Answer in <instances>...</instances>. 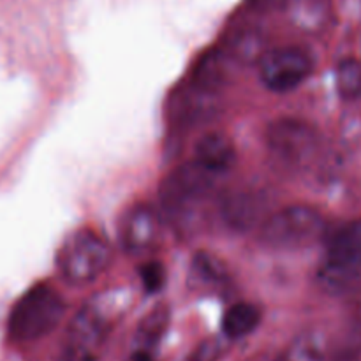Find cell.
I'll list each match as a JSON object with an SVG mask.
<instances>
[{"instance_id":"cell-15","label":"cell","mask_w":361,"mask_h":361,"mask_svg":"<svg viewBox=\"0 0 361 361\" xmlns=\"http://www.w3.org/2000/svg\"><path fill=\"white\" fill-rule=\"evenodd\" d=\"M231 53L235 56L242 60H250L252 55L259 53V46H261V39L257 37L254 32H245V34L236 35L235 41L231 42Z\"/></svg>"},{"instance_id":"cell-9","label":"cell","mask_w":361,"mask_h":361,"mask_svg":"<svg viewBox=\"0 0 361 361\" xmlns=\"http://www.w3.org/2000/svg\"><path fill=\"white\" fill-rule=\"evenodd\" d=\"M161 236V219L147 203H137L126 212L120 222V240L130 252H143L154 247Z\"/></svg>"},{"instance_id":"cell-7","label":"cell","mask_w":361,"mask_h":361,"mask_svg":"<svg viewBox=\"0 0 361 361\" xmlns=\"http://www.w3.org/2000/svg\"><path fill=\"white\" fill-rule=\"evenodd\" d=\"M217 176L196 159L178 166L162 182V204L169 210H182L187 204L197 203L212 192Z\"/></svg>"},{"instance_id":"cell-8","label":"cell","mask_w":361,"mask_h":361,"mask_svg":"<svg viewBox=\"0 0 361 361\" xmlns=\"http://www.w3.org/2000/svg\"><path fill=\"white\" fill-rule=\"evenodd\" d=\"M106 323L97 310L85 309L73 319L67 331L66 360L67 361H92L99 345L104 341Z\"/></svg>"},{"instance_id":"cell-5","label":"cell","mask_w":361,"mask_h":361,"mask_svg":"<svg viewBox=\"0 0 361 361\" xmlns=\"http://www.w3.org/2000/svg\"><path fill=\"white\" fill-rule=\"evenodd\" d=\"M267 147L277 162L288 168L307 166L319 148L316 127L298 118H279L268 127Z\"/></svg>"},{"instance_id":"cell-13","label":"cell","mask_w":361,"mask_h":361,"mask_svg":"<svg viewBox=\"0 0 361 361\" xmlns=\"http://www.w3.org/2000/svg\"><path fill=\"white\" fill-rule=\"evenodd\" d=\"M337 90L348 101L361 95V62L356 59H345L337 67Z\"/></svg>"},{"instance_id":"cell-16","label":"cell","mask_w":361,"mask_h":361,"mask_svg":"<svg viewBox=\"0 0 361 361\" xmlns=\"http://www.w3.org/2000/svg\"><path fill=\"white\" fill-rule=\"evenodd\" d=\"M164 277L166 271L161 267V263H147L141 268V281H143V286L147 288V291L150 293H155L157 289L162 288Z\"/></svg>"},{"instance_id":"cell-4","label":"cell","mask_w":361,"mask_h":361,"mask_svg":"<svg viewBox=\"0 0 361 361\" xmlns=\"http://www.w3.org/2000/svg\"><path fill=\"white\" fill-rule=\"evenodd\" d=\"M361 279V222H349L330 236L321 282L334 293L351 289Z\"/></svg>"},{"instance_id":"cell-6","label":"cell","mask_w":361,"mask_h":361,"mask_svg":"<svg viewBox=\"0 0 361 361\" xmlns=\"http://www.w3.org/2000/svg\"><path fill=\"white\" fill-rule=\"evenodd\" d=\"M314 62L307 49L282 46L270 49L259 59V78L271 92H289L300 87L312 74Z\"/></svg>"},{"instance_id":"cell-10","label":"cell","mask_w":361,"mask_h":361,"mask_svg":"<svg viewBox=\"0 0 361 361\" xmlns=\"http://www.w3.org/2000/svg\"><path fill=\"white\" fill-rule=\"evenodd\" d=\"M268 201L256 190H236L224 201L222 214L226 222L235 229H250L252 226H263L267 217Z\"/></svg>"},{"instance_id":"cell-3","label":"cell","mask_w":361,"mask_h":361,"mask_svg":"<svg viewBox=\"0 0 361 361\" xmlns=\"http://www.w3.org/2000/svg\"><path fill=\"white\" fill-rule=\"evenodd\" d=\"M323 233V215L307 204L282 208L271 214L261 226V240L271 249L282 250H296L314 245Z\"/></svg>"},{"instance_id":"cell-11","label":"cell","mask_w":361,"mask_h":361,"mask_svg":"<svg viewBox=\"0 0 361 361\" xmlns=\"http://www.w3.org/2000/svg\"><path fill=\"white\" fill-rule=\"evenodd\" d=\"M236 150L229 136L222 133L204 134L196 145V161L215 175H222L235 164Z\"/></svg>"},{"instance_id":"cell-14","label":"cell","mask_w":361,"mask_h":361,"mask_svg":"<svg viewBox=\"0 0 361 361\" xmlns=\"http://www.w3.org/2000/svg\"><path fill=\"white\" fill-rule=\"evenodd\" d=\"M192 270L196 271L197 277L201 279L207 284H215V282L226 281L224 268L219 261H215L212 256H207V254H200V256L194 259Z\"/></svg>"},{"instance_id":"cell-2","label":"cell","mask_w":361,"mask_h":361,"mask_svg":"<svg viewBox=\"0 0 361 361\" xmlns=\"http://www.w3.org/2000/svg\"><path fill=\"white\" fill-rule=\"evenodd\" d=\"M111 249L108 242L88 228L71 233L56 254V267L63 281L87 286L101 277L109 267Z\"/></svg>"},{"instance_id":"cell-17","label":"cell","mask_w":361,"mask_h":361,"mask_svg":"<svg viewBox=\"0 0 361 361\" xmlns=\"http://www.w3.org/2000/svg\"><path fill=\"white\" fill-rule=\"evenodd\" d=\"M295 0H249V6L256 11H263V13H270V11L286 9L291 7Z\"/></svg>"},{"instance_id":"cell-1","label":"cell","mask_w":361,"mask_h":361,"mask_svg":"<svg viewBox=\"0 0 361 361\" xmlns=\"http://www.w3.org/2000/svg\"><path fill=\"white\" fill-rule=\"evenodd\" d=\"M66 312L62 296L48 284L28 289L13 307L7 331L14 342H34L51 334Z\"/></svg>"},{"instance_id":"cell-12","label":"cell","mask_w":361,"mask_h":361,"mask_svg":"<svg viewBox=\"0 0 361 361\" xmlns=\"http://www.w3.org/2000/svg\"><path fill=\"white\" fill-rule=\"evenodd\" d=\"M261 321V312L256 305L250 303H236L222 319V330L229 338H242L252 334Z\"/></svg>"}]
</instances>
